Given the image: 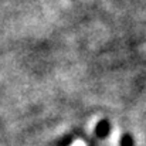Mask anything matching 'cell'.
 Listing matches in <instances>:
<instances>
[{
    "mask_svg": "<svg viewBox=\"0 0 146 146\" xmlns=\"http://www.w3.org/2000/svg\"><path fill=\"white\" fill-rule=\"evenodd\" d=\"M95 131H97V133L99 136H106L108 132H109V125H108V122H106V121H101L97 125Z\"/></svg>",
    "mask_w": 146,
    "mask_h": 146,
    "instance_id": "6da1fadb",
    "label": "cell"
},
{
    "mask_svg": "<svg viewBox=\"0 0 146 146\" xmlns=\"http://www.w3.org/2000/svg\"><path fill=\"white\" fill-rule=\"evenodd\" d=\"M121 146H132V139L129 135H123L121 139Z\"/></svg>",
    "mask_w": 146,
    "mask_h": 146,
    "instance_id": "7a4b0ae2",
    "label": "cell"
}]
</instances>
